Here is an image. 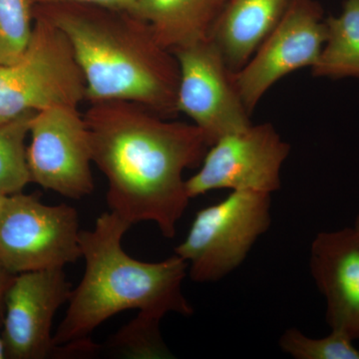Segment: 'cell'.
I'll return each mask as SVG.
<instances>
[{
  "label": "cell",
  "mask_w": 359,
  "mask_h": 359,
  "mask_svg": "<svg viewBox=\"0 0 359 359\" xmlns=\"http://www.w3.org/2000/svg\"><path fill=\"white\" fill-rule=\"evenodd\" d=\"M71 292L63 269L14 276L4 299L2 320L7 358L43 359L54 353L53 320Z\"/></svg>",
  "instance_id": "11"
},
{
  "label": "cell",
  "mask_w": 359,
  "mask_h": 359,
  "mask_svg": "<svg viewBox=\"0 0 359 359\" xmlns=\"http://www.w3.org/2000/svg\"><path fill=\"white\" fill-rule=\"evenodd\" d=\"M29 134L26 157L32 182L69 199L93 192L89 132L78 108L57 106L35 112Z\"/></svg>",
  "instance_id": "10"
},
{
  "label": "cell",
  "mask_w": 359,
  "mask_h": 359,
  "mask_svg": "<svg viewBox=\"0 0 359 359\" xmlns=\"http://www.w3.org/2000/svg\"><path fill=\"white\" fill-rule=\"evenodd\" d=\"M161 320L138 314L110 340L118 353L136 358H168L171 353L160 334Z\"/></svg>",
  "instance_id": "19"
},
{
  "label": "cell",
  "mask_w": 359,
  "mask_h": 359,
  "mask_svg": "<svg viewBox=\"0 0 359 359\" xmlns=\"http://www.w3.org/2000/svg\"><path fill=\"white\" fill-rule=\"evenodd\" d=\"M327 40L311 73L314 77L359 78V0H344L339 16L325 18Z\"/></svg>",
  "instance_id": "15"
},
{
  "label": "cell",
  "mask_w": 359,
  "mask_h": 359,
  "mask_svg": "<svg viewBox=\"0 0 359 359\" xmlns=\"http://www.w3.org/2000/svg\"><path fill=\"white\" fill-rule=\"evenodd\" d=\"M353 229L354 233H355L356 237H358L359 240V215L358 216V218H356L355 222H354Z\"/></svg>",
  "instance_id": "24"
},
{
  "label": "cell",
  "mask_w": 359,
  "mask_h": 359,
  "mask_svg": "<svg viewBox=\"0 0 359 359\" xmlns=\"http://www.w3.org/2000/svg\"><path fill=\"white\" fill-rule=\"evenodd\" d=\"M7 358L6 347L2 334L0 335V359Z\"/></svg>",
  "instance_id": "22"
},
{
  "label": "cell",
  "mask_w": 359,
  "mask_h": 359,
  "mask_svg": "<svg viewBox=\"0 0 359 359\" xmlns=\"http://www.w3.org/2000/svg\"><path fill=\"white\" fill-rule=\"evenodd\" d=\"M131 226L109 211L97 219L92 230L81 231L84 275L71 292L65 318L53 335L54 353H94L92 332L129 309L158 320L170 313L193 316L182 287L188 263L177 255L158 263L130 257L123 249L122 238Z\"/></svg>",
  "instance_id": "2"
},
{
  "label": "cell",
  "mask_w": 359,
  "mask_h": 359,
  "mask_svg": "<svg viewBox=\"0 0 359 359\" xmlns=\"http://www.w3.org/2000/svg\"><path fill=\"white\" fill-rule=\"evenodd\" d=\"M83 116L92 160L107 179L110 211L131 226L153 222L173 238L191 200L184 172L210 148L204 132L130 101L93 102Z\"/></svg>",
  "instance_id": "1"
},
{
  "label": "cell",
  "mask_w": 359,
  "mask_h": 359,
  "mask_svg": "<svg viewBox=\"0 0 359 359\" xmlns=\"http://www.w3.org/2000/svg\"><path fill=\"white\" fill-rule=\"evenodd\" d=\"M7 197L8 196L0 193V215H1L2 210H4V205H6Z\"/></svg>",
  "instance_id": "23"
},
{
  "label": "cell",
  "mask_w": 359,
  "mask_h": 359,
  "mask_svg": "<svg viewBox=\"0 0 359 359\" xmlns=\"http://www.w3.org/2000/svg\"><path fill=\"white\" fill-rule=\"evenodd\" d=\"M224 0H138L134 15L147 22L168 50L209 37Z\"/></svg>",
  "instance_id": "14"
},
{
  "label": "cell",
  "mask_w": 359,
  "mask_h": 359,
  "mask_svg": "<svg viewBox=\"0 0 359 359\" xmlns=\"http://www.w3.org/2000/svg\"><path fill=\"white\" fill-rule=\"evenodd\" d=\"M309 269L327 302L330 330L359 340V240L353 228L318 233Z\"/></svg>",
  "instance_id": "12"
},
{
  "label": "cell",
  "mask_w": 359,
  "mask_h": 359,
  "mask_svg": "<svg viewBox=\"0 0 359 359\" xmlns=\"http://www.w3.org/2000/svg\"><path fill=\"white\" fill-rule=\"evenodd\" d=\"M172 52L179 66L177 109L204 132L210 146L252 125L233 72L210 37Z\"/></svg>",
  "instance_id": "8"
},
{
  "label": "cell",
  "mask_w": 359,
  "mask_h": 359,
  "mask_svg": "<svg viewBox=\"0 0 359 359\" xmlns=\"http://www.w3.org/2000/svg\"><path fill=\"white\" fill-rule=\"evenodd\" d=\"M32 4H78L132 13L138 0H30Z\"/></svg>",
  "instance_id": "20"
},
{
  "label": "cell",
  "mask_w": 359,
  "mask_h": 359,
  "mask_svg": "<svg viewBox=\"0 0 359 359\" xmlns=\"http://www.w3.org/2000/svg\"><path fill=\"white\" fill-rule=\"evenodd\" d=\"M290 0H226L209 37L218 46L231 72L250 60L282 20Z\"/></svg>",
  "instance_id": "13"
},
{
  "label": "cell",
  "mask_w": 359,
  "mask_h": 359,
  "mask_svg": "<svg viewBox=\"0 0 359 359\" xmlns=\"http://www.w3.org/2000/svg\"><path fill=\"white\" fill-rule=\"evenodd\" d=\"M14 276L15 275L7 271L0 264V325H2V320H4V299H6L7 290H8L9 285H11Z\"/></svg>",
  "instance_id": "21"
},
{
  "label": "cell",
  "mask_w": 359,
  "mask_h": 359,
  "mask_svg": "<svg viewBox=\"0 0 359 359\" xmlns=\"http://www.w3.org/2000/svg\"><path fill=\"white\" fill-rule=\"evenodd\" d=\"M290 152V144L271 123L250 125L210 146L199 171L186 180L187 194L193 199L224 189L276 192Z\"/></svg>",
  "instance_id": "7"
},
{
  "label": "cell",
  "mask_w": 359,
  "mask_h": 359,
  "mask_svg": "<svg viewBox=\"0 0 359 359\" xmlns=\"http://www.w3.org/2000/svg\"><path fill=\"white\" fill-rule=\"evenodd\" d=\"M75 208L45 205L22 192L7 197L0 215V264L13 275L65 269L81 259Z\"/></svg>",
  "instance_id": "6"
},
{
  "label": "cell",
  "mask_w": 359,
  "mask_h": 359,
  "mask_svg": "<svg viewBox=\"0 0 359 359\" xmlns=\"http://www.w3.org/2000/svg\"><path fill=\"white\" fill-rule=\"evenodd\" d=\"M35 112H27L0 123V193L11 196L22 192L29 182L25 139Z\"/></svg>",
  "instance_id": "16"
},
{
  "label": "cell",
  "mask_w": 359,
  "mask_h": 359,
  "mask_svg": "<svg viewBox=\"0 0 359 359\" xmlns=\"http://www.w3.org/2000/svg\"><path fill=\"white\" fill-rule=\"evenodd\" d=\"M271 194L231 191L196 214L175 255L188 263L196 283L218 282L241 266L271 224Z\"/></svg>",
  "instance_id": "5"
},
{
  "label": "cell",
  "mask_w": 359,
  "mask_h": 359,
  "mask_svg": "<svg viewBox=\"0 0 359 359\" xmlns=\"http://www.w3.org/2000/svg\"><path fill=\"white\" fill-rule=\"evenodd\" d=\"M224 4H226V0H224Z\"/></svg>",
  "instance_id": "25"
},
{
  "label": "cell",
  "mask_w": 359,
  "mask_h": 359,
  "mask_svg": "<svg viewBox=\"0 0 359 359\" xmlns=\"http://www.w3.org/2000/svg\"><path fill=\"white\" fill-rule=\"evenodd\" d=\"M323 11L316 0H290L287 11L233 82L252 114L264 94L294 71L313 67L327 40Z\"/></svg>",
  "instance_id": "9"
},
{
  "label": "cell",
  "mask_w": 359,
  "mask_h": 359,
  "mask_svg": "<svg viewBox=\"0 0 359 359\" xmlns=\"http://www.w3.org/2000/svg\"><path fill=\"white\" fill-rule=\"evenodd\" d=\"M34 14L32 37L15 62L0 65V123L86 100V81L69 40L57 26Z\"/></svg>",
  "instance_id": "4"
},
{
  "label": "cell",
  "mask_w": 359,
  "mask_h": 359,
  "mask_svg": "<svg viewBox=\"0 0 359 359\" xmlns=\"http://www.w3.org/2000/svg\"><path fill=\"white\" fill-rule=\"evenodd\" d=\"M278 344L283 351L295 359H359L353 340L335 330L321 339H311L297 328H289Z\"/></svg>",
  "instance_id": "18"
},
{
  "label": "cell",
  "mask_w": 359,
  "mask_h": 359,
  "mask_svg": "<svg viewBox=\"0 0 359 359\" xmlns=\"http://www.w3.org/2000/svg\"><path fill=\"white\" fill-rule=\"evenodd\" d=\"M30 0H0V65L22 55L32 37L34 14Z\"/></svg>",
  "instance_id": "17"
},
{
  "label": "cell",
  "mask_w": 359,
  "mask_h": 359,
  "mask_svg": "<svg viewBox=\"0 0 359 359\" xmlns=\"http://www.w3.org/2000/svg\"><path fill=\"white\" fill-rule=\"evenodd\" d=\"M33 13L67 36L90 103L130 101L168 119L179 113L177 59L138 16L78 4H41Z\"/></svg>",
  "instance_id": "3"
}]
</instances>
